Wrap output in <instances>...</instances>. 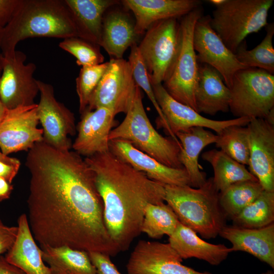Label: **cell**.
Segmentation results:
<instances>
[{"instance_id":"1","label":"cell","mask_w":274,"mask_h":274,"mask_svg":"<svg viewBox=\"0 0 274 274\" xmlns=\"http://www.w3.org/2000/svg\"><path fill=\"white\" fill-rule=\"evenodd\" d=\"M25 166L30 174L27 218L40 246L110 256L120 252L106 227L93 172L80 154L43 140L28 151Z\"/></svg>"},{"instance_id":"2","label":"cell","mask_w":274,"mask_h":274,"mask_svg":"<svg viewBox=\"0 0 274 274\" xmlns=\"http://www.w3.org/2000/svg\"><path fill=\"white\" fill-rule=\"evenodd\" d=\"M104 204L106 227L119 252L142 232L148 203L164 202V185L149 179L110 151L85 157Z\"/></svg>"},{"instance_id":"3","label":"cell","mask_w":274,"mask_h":274,"mask_svg":"<svg viewBox=\"0 0 274 274\" xmlns=\"http://www.w3.org/2000/svg\"><path fill=\"white\" fill-rule=\"evenodd\" d=\"M72 37H78L77 31L64 0H19L3 27L1 49L10 56L19 42L29 38Z\"/></svg>"},{"instance_id":"4","label":"cell","mask_w":274,"mask_h":274,"mask_svg":"<svg viewBox=\"0 0 274 274\" xmlns=\"http://www.w3.org/2000/svg\"><path fill=\"white\" fill-rule=\"evenodd\" d=\"M164 201L173 209L179 222L201 237L209 239L219 235L227 219L219 200V192L213 177L200 187L164 185Z\"/></svg>"},{"instance_id":"5","label":"cell","mask_w":274,"mask_h":274,"mask_svg":"<svg viewBox=\"0 0 274 274\" xmlns=\"http://www.w3.org/2000/svg\"><path fill=\"white\" fill-rule=\"evenodd\" d=\"M121 139L169 167L184 168L179 155L181 148L171 137L166 138L154 128L143 104L141 89L137 86L132 101L122 122L111 130L109 141Z\"/></svg>"},{"instance_id":"6","label":"cell","mask_w":274,"mask_h":274,"mask_svg":"<svg viewBox=\"0 0 274 274\" xmlns=\"http://www.w3.org/2000/svg\"><path fill=\"white\" fill-rule=\"evenodd\" d=\"M273 0H223L210 17L212 28L227 47L235 53L245 38L267 24Z\"/></svg>"},{"instance_id":"7","label":"cell","mask_w":274,"mask_h":274,"mask_svg":"<svg viewBox=\"0 0 274 274\" xmlns=\"http://www.w3.org/2000/svg\"><path fill=\"white\" fill-rule=\"evenodd\" d=\"M202 16L203 9L200 6L182 18L179 22L178 50L162 84L173 98L196 112L195 93L199 64L193 38L196 22Z\"/></svg>"},{"instance_id":"8","label":"cell","mask_w":274,"mask_h":274,"mask_svg":"<svg viewBox=\"0 0 274 274\" xmlns=\"http://www.w3.org/2000/svg\"><path fill=\"white\" fill-rule=\"evenodd\" d=\"M229 89V110L236 118L265 119L274 108V76L265 71L239 70Z\"/></svg>"},{"instance_id":"9","label":"cell","mask_w":274,"mask_h":274,"mask_svg":"<svg viewBox=\"0 0 274 274\" xmlns=\"http://www.w3.org/2000/svg\"><path fill=\"white\" fill-rule=\"evenodd\" d=\"M138 45L152 85L162 84L177 55L180 24L170 18L156 22Z\"/></svg>"},{"instance_id":"10","label":"cell","mask_w":274,"mask_h":274,"mask_svg":"<svg viewBox=\"0 0 274 274\" xmlns=\"http://www.w3.org/2000/svg\"><path fill=\"white\" fill-rule=\"evenodd\" d=\"M137 86L128 61L123 58H111L85 111L104 107L112 111L115 115L126 114Z\"/></svg>"},{"instance_id":"11","label":"cell","mask_w":274,"mask_h":274,"mask_svg":"<svg viewBox=\"0 0 274 274\" xmlns=\"http://www.w3.org/2000/svg\"><path fill=\"white\" fill-rule=\"evenodd\" d=\"M0 99L8 109L35 104L39 89L33 75L36 65L25 63L26 55L16 51L12 56H1Z\"/></svg>"},{"instance_id":"12","label":"cell","mask_w":274,"mask_h":274,"mask_svg":"<svg viewBox=\"0 0 274 274\" xmlns=\"http://www.w3.org/2000/svg\"><path fill=\"white\" fill-rule=\"evenodd\" d=\"M37 83L40 93L37 113L43 127V141L57 149L70 150L72 145L69 136L76 133L74 115L56 100L51 84L40 80Z\"/></svg>"},{"instance_id":"13","label":"cell","mask_w":274,"mask_h":274,"mask_svg":"<svg viewBox=\"0 0 274 274\" xmlns=\"http://www.w3.org/2000/svg\"><path fill=\"white\" fill-rule=\"evenodd\" d=\"M210 16H202L196 22L193 32V46L198 62L216 70L229 88L235 74L248 68L237 59L210 24Z\"/></svg>"},{"instance_id":"14","label":"cell","mask_w":274,"mask_h":274,"mask_svg":"<svg viewBox=\"0 0 274 274\" xmlns=\"http://www.w3.org/2000/svg\"><path fill=\"white\" fill-rule=\"evenodd\" d=\"M169 243L139 241L126 264L128 274H212L184 265Z\"/></svg>"},{"instance_id":"15","label":"cell","mask_w":274,"mask_h":274,"mask_svg":"<svg viewBox=\"0 0 274 274\" xmlns=\"http://www.w3.org/2000/svg\"><path fill=\"white\" fill-rule=\"evenodd\" d=\"M39 122L37 104L8 109L0 124V148L8 156L12 153L28 151L43 140V130L37 127Z\"/></svg>"},{"instance_id":"16","label":"cell","mask_w":274,"mask_h":274,"mask_svg":"<svg viewBox=\"0 0 274 274\" xmlns=\"http://www.w3.org/2000/svg\"><path fill=\"white\" fill-rule=\"evenodd\" d=\"M249 172L264 190L274 192V124L252 118L247 125Z\"/></svg>"},{"instance_id":"17","label":"cell","mask_w":274,"mask_h":274,"mask_svg":"<svg viewBox=\"0 0 274 274\" xmlns=\"http://www.w3.org/2000/svg\"><path fill=\"white\" fill-rule=\"evenodd\" d=\"M152 86L156 99L171 131L175 135L178 132L194 127L209 128L218 134L230 126H247L251 120L247 117L225 120H215L206 118L191 107L173 98L162 84Z\"/></svg>"},{"instance_id":"18","label":"cell","mask_w":274,"mask_h":274,"mask_svg":"<svg viewBox=\"0 0 274 274\" xmlns=\"http://www.w3.org/2000/svg\"><path fill=\"white\" fill-rule=\"evenodd\" d=\"M110 151L149 179L164 185L190 186L188 175L184 169L168 166L139 150L129 142L116 139L110 141Z\"/></svg>"},{"instance_id":"19","label":"cell","mask_w":274,"mask_h":274,"mask_svg":"<svg viewBox=\"0 0 274 274\" xmlns=\"http://www.w3.org/2000/svg\"><path fill=\"white\" fill-rule=\"evenodd\" d=\"M81 115L78 135L72 148L86 157L109 152V136L114 122V113L107 108L99 107L85 111Z\"/></svg>"},{"instance_id":"20","label":"cell","mask_w":274,"mask_h":274,"mask_svg":"<svg viewBox=\"0 0 274 274\" xmlns=\"http://www.w3.org/2000/svg\"><path fill=\"white\" fill-rule=\"evenodd\" d=\"M121 3L133 13L139 36L144 35L156 22L182 18L201 6L199 0H123Z\"/></svg>"},{"instance_id":"21","label":"cell","mask_w":274,"mask_h":274,"mask_svg":"<svg viewBox=\"0 0 274 274\" xmlns=\"http://www.w3.org/2000/svg\"><path fill=\"white\" fill-rule=\"evenodd\" d=\"M219 235L232 244V252L250 254L274 268V223L259 228L226 225Z\"/></svg>"},{"instance_id":"22","label":"cell","mask_w":274,"mask_h":274,"mask_svg":"<svg viewBox=\"0 0 274 274\" xmlns=\"http://www.w3.org/2000/svg\"><path fill=\"white\" fill-rule=\"evenodd\" d=\"M195 100L199 114L215 115L229 111L230 89L221 75L206 64L199 65Z\"/></svg>"},{"instance_id":"23","label":"cell","mask_w":274,"mask_h":274,"mask_svg":"<svg viewBox=\"0 0 274 274\" xmlns=\"http://www.w3.org/2000/svg\"><path fill=\"white\" fill-rule=\"evenodd\" d=\"M102 21L100 47L112 58L121 59L126 50L137 44L139 36L135 29V21L125 11L110 10Z\"/></svg>"},{"instance_id":"24","label":"cell","mask_w":274,"mask_h":274,"mask_svg":"<svg viewBox=\"0 0 274 274\" xmlns=\"http://www.w3.org/2000/svg\"><path fill=\"white\" fill-rule=\"evenodd\" d=\"M168 243L182 259L195 258L218 265L232 252L224 244H212L200 238L193 230L179 222L169 236Z\"/></svg>"},{"instance_id":"25","label":"cell","mask_w":274,"mask_h":274,"mask_svg":"<svg viewBox=\"0 0 274 274\" xmlns=\"http://www.w3.org/2000/svg\"><path fill=\"white\" fill-rule=\"evenodd\" d=\"M77 29L78 37L100 46L103 18L116 0H64Z\"/></svg>"},{"instance_id":"26","label":"cell","mask_w":274,"mask_h":274,"mask_svg":"<svg viewBox=\"0 0 274 274\" xmlns=\"http://www.w3.org/2000/svg\"><path fill=\"white\" fill-rule=\"evenodd\" d=\"M17 227L16 239L6 254V260L26 274H51L43 260L41 249L35 242L25 214L19 217Z\"/></svg>"},{"instance_id":"27","label":"cell","mask_w":274,"mask_h":274,"mask_svg":"<svg viewBox=\"0 0 274 274\" xmlns=\"http://www.w3.org/2000/svg\"><path fill=\"white\" fill-rule=\"evenodd\" d=\"M176 136L181 145L179 161L188 175L191 187H200L207 179L200 170L199 156L206 146L216 142L217 135L203 127H194L178 132Z\"/></svg>"},{"instance_id":"28","label":"cell","mask_w":274,"mask_h":274,"mask_svg":"<svg viewBox=\"0 0 274 274\" xmlns=\"http://www.w3.org/2000/svg\"><path fill=\"white\" fill-rule=\"evenodd\" d=\"M43 260L51 274H97L87 251L64 246H40Z\"/></svg>"},{"instance_id":"29","label":"cell","mask_w":274,"mask_h":274,"mask_svg":"<svg viewBox=\"0 0 274 274\" xmlns=\"http://www.w3.org/2000/svg\"><path fill=\"white\" fill-rule=\"evenodd\" d=\"M202 159L209 162L214 170L213 182L220 192L230 185L245 181H258L243 165L220 150L213 149L204 152Z\"/></svg>"},{"instance_id":"30","label":"cell","mask_w":274,"mask_h":274,"mask_svg":"<svg viewBox=\"0 0 274 274\" xmlns=\"http://www.w3.org/2000/svg\"><path fill=\"white\" fill-rule=\"evenodd\" d=\"M264 190L258 181L234 183L219 192L220 206L227 218L231 220L254 201Z\"/></svg>"},{"instance_id":"31","label":"cell","mask_w":274,"mask_h":274,"mask_svg":"<svg viewBox=\"0 0 274 274\" xmlns=\"http://www.w3.org/2000/svg\"><path fill=\"white\" fill-rule=\"evenodd\" d=\"M231 220L233 225L246 228H261L273 223L274 192L263 190Z\"/></svg>"},{"instance_id":"32","label":"cell","mask_w":274,"mask_h":274,"mask_svg":"<svg viewBox=\"0 0 274 274\" xmlns=\"http://www.w3.org/2000/svg\"><path fill=\"white\" fill-rule=\"evenodd\" d=\"M266 35L262 41L251 50L247 49L246 41L238 47L235 54L238 60L247 67L263 70L273 75L274 49L272 40L274 35V23H268Z\"/></svg>"},{"instance_id":"33","label":"cell","mask_w":274,"mask_h":274,"mask_svg":"<svg viewBox=\"0 0 274 274\" xmlns=\"http://www.w3.org/2000/svg\"><path fill=\"white\" fill-rule=\"evenodd\" d=\"M173 209L164 202L148 203L145 209L141 231L152 238L170 236L179 223Z\"/></svg>"},{"instance_id":"34","label":"cell","mask_w":274,"mask_h":274,"mask_svg":"<svg viewBox=\"0 0 274 274\" xmlns=\"http://www.w3.org/2000/svg\"><path fill=\"white\" fill-rule=\"evenodd\" d=\"M217 148L243 165H248L249 147L247 127L233 125L217 134Z\"/></svg>"},{"instance_id":"35","label":"cell","mask_w":274,"mask_h":274,"mask_svg":"<svg viewBox=\"0 0 274 274\" xmlns=\"http://www.w3.org/2000/svg\"><path fill=\"white\" fill-rule=\"evenodd\" d=\"M128 61L131 66L133 78L136 85L146 93L158 114L157 123L165 130L170 137L177 142H179L176 136L171 131L156 99L147 70L139 52L137 44L133 45L130 47V53Z\"/></svg>"},{"instance_id":"36","label":"cell","mask_w":274,"mask_h":274,"mask_svg":"<svg viewBox=\"0 0 274 274\" xmlns=\"http://www.w3.org/2000/svg\"><path fill=\"white\" fill-rule=\"evenodd\" d=\"M59 47L76 58L78 65L90 66L104 62V56L100 46L78 37L63 39Z\"/></svg>"},{"instance_id":"37","label":"cell","mask_w":274,"mask_h":274,"mask_svg":"<svg viewBox=\"0 0 274 274\" xmlns=\"http://www.w3.org/2000/svg\"><path fill=\"white\" fill-rule=\"evenodd\" d=\"M109 61L90 66H82L76 79V91L79 98V112L86 110L90 98L105 73Z\"/></svg>"},{"instance_id":"38","label":"cell","mask_w":274,"mask_h":274,"mask_svg":"<svg viewBox=\"0 0 274 274\" xmlns=\"http://www.w3.org/2000/svg\"><path fill=\"white\" fill-rule=\"evenodd\" d=\"M97 274H122L112 262L109 255L99 252H88Z\"/></svg>"},{"instance_id":"39","label":"cell","mask_w":274,"mask_h":274,"mask_svg":"<svg viewBox=\"0 0 274 274\" xmlns=\"http://www.w3.org/2000/svg\"><path fill=\"white\" fill-rule=\"evenodd\" d=\"M17 226H8L0 219V255L7 253L14 244L18 233Z\"/></svg>"},{"instance_id":"40","label":"cell","mask_w":274,"mask_h":274,"mask_svg":"<svg viewBox=\"0 0 274 274\" xmlns=\"http://www.w3.org/2000/svg\"><path fill=\"white\" fill-rule=\"evenodd\" d=\"M19 0H0V25L4 27L10 20Z\"/></svg>"},{"instance_id":"41","label":"cell","mask_w":274,"mask_h":274,"mask_svg":"<svg viewBox=\"0 0 274 274\" xmlns=\"http://www.w3.org/2000/svg\"><path fill=\"white\" fill-rule=\"evenodd\" d=\"M20 166L13 165L0 161V177L11 184L17 175Z\"/></svg>"},{"instance_id":"42","label":"cell","mask_w":274,"mask_h":274,"mask_svg":"<svg viewBox=\"0 0 274 274\" xmlns=\"http://www.w3.org/2000/svg\"><path fill=\"white\" fill-rule=\"evenodd\" d=\"M0 274H26L18 267L10 263L5 256L0 255Z\"/></svg>"},{"instance_id":"43","label":"cell","mask_w":274,"mask_h":274,"mask_svg":"<svg viewBox=\"0 0 274 274\" xmlns=\"http://www.w3.org/2000/svg\"><path fill=\"white\" fill-rule=\"evenodd\" d=\"M13 189V186L11 183L0 177V202L9 199Z\"/></svg>"},{"instance_id":"44","label":"cell","mask_w":274,"mask_h":274,"mask_svg":"<svg viewBox=\"0 0 274 274\" xmlns=\"http://www.w3.org/2000/svg\"><path fill=\"white\" fill-rule=\"evenodd\" d=\"M0 161L11 165L20 166V162L18 159L15 158L10 157L8 156L5 155L3 154L1 151Z\"/></svg>"},{"instance_id":"45","label":"cell","mask_w":274,"mask_h":274,"mask_svg":"<svg viewBox=\"0 0 274 274\" xmlns=\"http://www.w3.org/2000/svg\"><path fill=\"white\" fill-rule=\"evenodd\" d=\"M7 111V108L5 106L3 103L0 99V124L3 120L6 112Z\"/></svg>"},{"instance_id":"46","label":"cell","mask_w":274,"mask_h":274,"mask_svg":"<svg viewBox=\"0 0 274 274\" xmlns=\"http://www.w3.org/2000/svg\"><path fill=\"white\" fill-rule=\"evenodd\" d=\"M3 27L0 25V49H1V45L2 31ZM1 56H2V54H0V77H1L2 70V63Z\"/></svg>"},{"instance_id":"47","label":"cell","mask_w":274,"mask_h":274,"mask_svg":"<svg viewBox=\"0 0 274 274\" xmlns=\"http://www.w3.org/2000/svg\"><path fill=\"white\" fill-rule=\"evenodd\" d=\"M261 274H274L273 272L270 270H268L265 272H263L261 273Z\"/></svg>"}]
</instances>
